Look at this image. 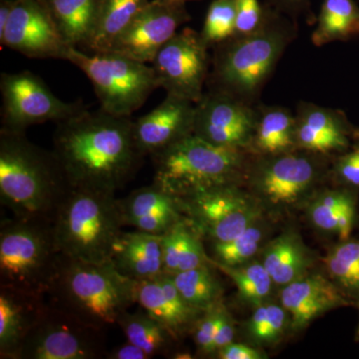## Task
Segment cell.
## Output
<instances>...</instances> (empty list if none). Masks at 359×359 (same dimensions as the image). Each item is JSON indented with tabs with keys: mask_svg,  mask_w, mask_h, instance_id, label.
I'll use <instances>...</instances> for the list:
<instances>
[{
	"mask_svg": "<svg viewBox=\"0 0 359 359\" xmlns=\"http://www.w3.org/2000/svg\"><path fill=\"white\" fill-rule=\"evenodd\" d=\"M52 152L72 188L115 194L134 178L144 159L131 117L101 108L85 107L58 122Z\"/></svg>",
	"mask_w": 359,
	"mask_h": 359,
	"instance_id": "cell-1",
	"label": "cell"
},
{
	"mask_svg": "<svg viewBox=\"0 0 359 359\" xmlns=\"http://www.w3.org/2000/svg\"><path fill=\"white\" fill-rule=\"evenodd\" d=\"M69 184L53 152L25 132L0 131V200L13 218L51 223Z\"/></svg>",
	"mask_w": 359,
	"mask_h": 359,
	"instance_id": "cell-2",
	"label": "cell"
},
{
	"mask_svg": "<svg viewBox=\"0 0 359 359\" xmlns=\"http://www.w3.org/2000/svg\"><path fill=\"white\" fill-rule=\"evenodd\" d=\"M49 304L92 327L106 330L135 301V280L121 275L112 262L92 263L61 256L46 294Z\"/></svg>",
	"mask_w": 359,
	"mask_h": 359,
	"instance_id": "cell-3",
	"label": "cell"
},
{
	"mask_svg": "<svg viewBox=\"0 0 359 359\" xmlns=\"http://www.w3.org/2000/svg\"><path fill=\"white\" fill-rule=\"evenodd\" d=\"M51 226L61 256L102 263L111 261L124 224L115 193L69 187Z\"/></svg>",
	"mask_w": 359,
	"mask_h": 359,
	"instance_id": "cell-4",
	"label": "cell"
},
{
	"mask_svg": "<svg viewBox=\"0 0 359 359\" xmlns=\"http://www.w3.org/2000/svg\"><path fill=\"white\" fill-rule=\"evenodd\" d=\"M280 13L269 6L259 30L217 45L211 89L229 92L247 102L259 93L294 35L292 26Z\"/></svg>",
	"mask_w": 359,
	"mask_h": 359,
	"instance_id": "cell-5",
	"label": "cell"
},
{
	"mask_svg": "<svg viewBox=\"0 0 359 359\" xmlns=\"http://www.w3.org/2000/svg\"><path fill=\"white\" fill-rule=\"evenodd\" d=\"M154 182L177 198L236 185L244 171V150L215 145L191 134L152 156Z\"/></svg>",
	"mask_w": 359,
	"mask_h": 359,
	"instance_id": "cell-6",
	"label": "cell"
},
{
	"mask_svg": "<svg viewBox=\"0 0 359 359\" xmlns=\"http://www.w3.org/2000/svg\"><path fill=\"white\" fill-rule=\"evenodd\" d=\"M60 259L51 223L13 218L0 226V285L46 297Z\"/></svg>",
	"mask_w": 359,
	"mask_h": 359,
	"instance_id": "cell-7",
	"label": "cell"
},
{
	"mask_svg": "<svg viewBox=\"0 0 359 359\" xmlns=\"http://www.w3.org/2000/svg\"><path fill=\"white\" fill-rule=\"evenodd\" d=\"M63 60L83 71L93 85L101 109L113 115L131 117L159 88L152 66L116 52L89 53L69 46Z\"/></svg>",
	"mask_w": 359,
	"mask_h": 359,
	"instance_id": "cell-8",
	"label": "cell"
},
{
	"mask_svg": "<svg viewBox=\"0 0 359 359\" xmlns=\"http://www.w3.org/2000/svg\"><path fill=\"white\" fill-rule=\"evenodd\" d=\"M105 330L49 304L43 318L21 346L18 359L106 358Z\"/></svg>",
	"mask_w": 359,
	"mask_h": 359,
	"instance_id": "cell-9",
	"label": "cell"
},
{
	"mask_svg": "<svg viewBox=\"0 0 359 359\" xmlns=\"http://www.w3.org/2000/svg\"><path fill=\"white\" fill-rule=\"evenodd\" d=\"M2 129L25 132L32 125L60 122L83 110L80 102H65L30 71L2 73Z\"/></svg>",
	"mask_w": 359,
	"mask_h": 359,
	"instance_id": "cell-10",
	"label": "cell"
},
{
	"mask_svg": "<svg viewBox=\"0 0 359 359\" xmlns=\"http://www.w3.org/2000/svg\"><path fill=\"white\" fill-rule=\"evenodd\" d=\"M177 199L189 223L212 244L237 237L256 223L259 216L256 205L236 185L208 189Z\"/></svg>",
	"mask_w": 359,
	"mask_h": 359,
	"instance_id": "cell-11",
	"label": "cell"
},
{
	"mask_svg": "<svg viewBox=\"0 0 359 359\" xmlns=\"http://www.w3.org/2000/svg\"><path fill=\"white\" fill-rule=\"evenodd\" d=\"M208 49L200 32L191 28L177 32L151 62L159 88L168 95L199 102L209 68Z\"/></svg>",
	"mask_w": 359,
	"mask_h": 359,
	"instance_id": "cell-12",
	"label": "cell"
},
{
	"mask_svg": "<svg viewBox=\"0 0 359 359\" xmlns=\"http://www.w3.org/2000/svg\"><path fill=\"white\" fill-rule=\"evenodd\" d=\"M257 109L240 97L211 89L195 105L193 134L224 147H249Z\"/></svg>",
	"mask_w": 359,
	"mask_h": 359,
	"instance_id": "cell-13",
	"label": "cell"
},
{
	"mask_svg": "<svg viewBox=\"0 0 359 359\" xmlns=\"http://www.w3.org/2000/svg\"><path fill=\"white\" fill-rule=\"evenodd\" d=\"M190 18L186 4H161L151 0L108 51L151 63L163 45Z\"/></svg>",
	"mask_w": 359,
	"mask_h": 359,
	"instance_id": "cell-14",
	"label": "cell"
},
{
	"mask_svg": "<svg viewBox=\"0 0 359 359\" xmlns=\"http://www.w3.org/2000/svg\"><path fill=\"white\" fill-rule=\"evenodd\" d=\"M0 44L35 59H63L69 47L39 0H14Z\"/></svg>",
	"mask_w": 359,
	"mask_h": 359,
	"instance_id": "cell-15",
	"label": "cell"
},
{
	"mask_svg": "<svg viewBox=\"0 0 359 359\" xmlns=\"http://www.w3.org/2000/svg\"><path fill=\"white\" fill-rule=\"evenodd\" d=\"M318 161L292 152L266 156L255 171L254 181L259 193L271 204H292L311 190L320 177Z\"/></svg>",
	"mask_w": 359,
	"mask_h": 359,
	"instance_id": "cell-16",
	"label": "cell"
},
{
	"mask_svg": "<svg viewBox=\"0 0 359 359\" xmlns=\"http://www.w3.org/2000/svg\"><path fill=\"white\" fill-rule=\"evenodd\" d=\"M195 105L167 94L158 107L134 121L135 140L144 157H152L193 134Z\"/></svg>",
	"mask_w": 359,
	"mask_h": 359,
	"instance_id": "cell-17",
	"label": "cell"
},
{
	"mask_svg": "<svg viewBox=\"0 0 359 359\" xmlns=\"http://www.w3.org/2000/svg\"><path fill=\"white\" fill-rule=\"evenodd\" d=\"M135 301L177 340L192 332L196 321L203 313L186 302L173 278L166 273L148 280H135Z\"/></svg>",
	"mask_w": 359,
	"mask_h": 359,
	"instance_id": "cell-18",
	"label": "cell"
},
{
	"mask_svg": "<svg viewBox=\"0 0 359 359\" xmlns=\"http://www.w3.org/2000/svg\"><path fill=\"white\" fill-rule=\"evenodd\" d=\"M48 308L45 295L0 285V358L18 359L25 339Z\"/></svg>",
	"mask_w": 359,
	"mask_h": 359,
	"instance_id": "cell-19",
	"label": "cell"
},
{
	"mask_svg": "<svg viewBox=\"0 0 359 359\" xmlns=\"http://www.w3.org/2000/svg\"><path fill=\"white\" fill-rule=\"evenodd\" d=\"M118 204L124 226L153 235H164L175 224L185 219L178 199L155 182L118 199Z\"/></svg>",
	"mask_w": 359,
	"mask_h": 359,
	"instance_id": "cell-20",
	"label": "cell"
},
{
	"mask_svg": "<svg viewBox=\"0 0 359 359\" xmlns=\"http://www.w3.org/2000/svg\"><path fill=\"white\" fill-rule=\"evenodd\" d=\"M280 302L290 314L294 330L306 327L330 309L349 304L339 287L318 273L302 276L285 285L280 292Z\"/></svg>",
	"mask_w": 359,
	"mask_h": 359,
	"instance_id": "cell-21",
	"label": "cell"
},
{
	"mask_svg": "<svg viewBox=\"0 0 359 359\" xmlns=\"http://www.w3.org/2000/svg\"><path fill=\"white\" fill-rule=\"evenodd\" d=\"M297 147L313 154H328L348 146L346 123L337 111L302 103L295 115Z\"/></svg>",
	"mask_w": 359,
	"mask_h": 359,
	"instance_id": "cell-22",
	"label": "cell"
},
{
	"mask_svg": "<svg viewBox=\"0 0 359 359\" xmlns=\"http://www.w3.org/2000/svg\"><path fill=\"white\" fill-rule=\"evenodd\" d=\"M162 236L142 231H122L111 262L121 275L132 280H143L162 275Z\"/></svg>",
	"mask_w": 359,
	"mask_h": 359,
	"instance_id": "cell-23",
	"label": "cell"
},
{
	"mask_svg": "<svg viewBox=\"0 0 359 359\" xmlns=\"http://www.w3.org/2000/svg\"><path fill=\"white\" fill-rule=\"evenodd\" d=\"M68 46L84 48L98 13L100 0H39Z\"/></svg>",
	"mask_w": 359,
	"mask_h": 359,
	"instance_id": "cell-24",
	"label": "cell"
},
{
	"mask_svg": "<svg viewBox=\"0 0 359 359\" xmlns=\"http://www.w3.org/2000/svg\"><path fill=\"white\" fill-rule=\"evenodd\" d=\"M250 145L264 156L292 152L297 148L295 116L290 110L278 106L257 108Z\"/></svg>",
	"mask_w": 359,
	"mask_h": 359,
	"instance_id": "cell-25",
	"label": "cell"
},
{
	"mask_svg": "<svg viewBox=\"0 0 359 359\" xmlns=\"http://www.w3.org/2000/svg\"><path fill=\"white\" fill-rule=\"evenodd\" d=\"M149 2V0H100L95 26L85 48L89 53L109 50L115 40Z\"/></svg>",
	"mask_w": 359,
	"mask_h": 359,
	"instance_id": "cell-26",
	"label": "cell"
},
{
	"mask_svg": "<svg viewBox=\"0 0 359 359\" xmlns=\"http://www.w3.org/2000/svg\"><path fill=\"white\" fill-rule=\"evenodd\" d=\"M311 264L308 250L295 233H283L264 250L263 264L278 285L285 287L306 275Z\"/></svg>",
	"mask_w": 359,
	"mask_h": 359,
	"instance_id": "cell-27",
	"label": "cell"
},
{
	"mask_svg": "<svg viewBox=\"0 0 359 359\" xmlns=\"http://www.w3.org/2000/svg\"><path fill=\"white\" fill-rule=\"evenodd\" d=\"M359 35V6L354 0H323L313 43L323 46Z\"/></svg>",
	"mask_w": 359,
	"mask_h": 359,
	"instance_id": "cell-28",
	"label": "cell"
},
{
	"mask_svg": "<svg viewBox=\"0 0 359 359\" xmlns=\"http://www.w3.org/2000/svg\"><path fill=\"white\" fill-rule=\"evenodd\" d=\"M117 325L121 327L127 340L143 349L151 358L166 354L171 344L177 340L164 325L144 309L136 313L125 311Z\"/></svg>",
	"mask_w": 359,
	"mask_h": 359,
	"instance_id": "cell-29",
	"label": "cell"
},
{
	"mask_svg": "<svg viewBox=\"0 0 359 359\" xmlns=\"http://www.w3.org/2000/svg\"><path fill=\"white\" fill-rule=\"evenodd\" d=\"M211 263L171 276L180 294L193 308L204 311L221 302V283Z\"/></svg>",
	"mask_w": 359,
	"mask_h": 359,
	"instance_id": "cell-30",
	"label": "cell"
},
{
	"mask_svg": "<svg viewBox=\"0 0 359 359\" xmlns=\"http://www.w3.org/2000/svg\"><path fill=\"white\" fill-rule=\"evenodd\" d=\"M209 262L214 268L230 276L237 285L241 297L252 306H259L264 304V299L271 294L275 283L263 264L231 266L217 263L211 257H209Z\"/></svg>",
	"mask_w": 359,
	"mask_h": 359,
	"instance_id": "cell-31",
	"label": "cell"
},
{
	"mask_svg": "<svg viewBox=\"0 0 359 359\" xmlns=\"http://www.w3.org/2000/svg\"><path fill=\"white\" fill-rule=\"evenodd\" d=\"M330 276L344 290L359 294V240L344 241L325 259Z\"/></svg>",
	"mask_w": 359,
	"mask_h": 359,
	"instance_id": "cell-32",
	"label": "cell"
},
{
	"mask_svg": "<svg viewBox=\"0 0 359 359\" xmlns=\"http://www.w3.org/2000/svg\"><path fill=\"white\" fill-rule=\"evenodd\" d=\"M236 0H214L200 32L207 46H217L231 39L236 33Z\"/></svg>",
	"mask_w": 359,
	"mask_h": 359,
	"instance_id": "cell-33",
	"label": "cell"
},
{
	"mask_svg": "<svg viewBox=\"0 0 359 359\" xmlns=\"http://www.w3.org/2000/svg\"><path fill=\"white\" fill-rule=\"evenodd\" d=\"M263 237L262 229L257 226L256 224H252L247 230L228 242L212 244V250L216 257L214 261L231 266L244 264L257 254Z\"/></svg>",
	"mask_w": 359,
	"mask_h": 359,
	"instance_id": "cell-34",
	"label": "cell"
},
{
	"mask_svg": "<svg viewBox=\"0 0 359 359\" xmlns=\"http://www.w3.org/2000/svg\"><path fill=\"white\" fill-rule=\"evenodd\" d=\"M287 311L283 306L263 304L248 323L250 337L259 344H273L280 339L287 323Z\"/></svg>",
	"mask_w": 359,
	"mask_h": 359,
	"instance_id": "cell-35",
	"label": "cell"
},
{
	"mask_svg": "<svg viewBox=\"0 0 359 359\" xmlns=\"http://www.w3.org/2000/svg\"><path fill=\"white\" fill-rule=\"evenodd\" d=\"M353 199L351 194L344 191H332L323 194L309 208L311 222L320 230L337 233L340 211Z\"/></svg>",
	"mask_w": 359,
	"mask_h": 359,
	"instance_id": "cell-36",
	"label": "cell"
},
{
	"mask_svg": "<svg viewBox=\"0 0 359 359\" xmlns=\"http://www.w3.org/2000/svg\"><path fill=\"white\" fill-rule=\"evenodd\" d=\"M189 221L183 219L175 224L161 238L163 273L173 276L179 271V259L183 248L184 238L188 230Z\"/></svg>",
	"mask_w": 359,
	"mask_h": 359,
	"instance_id": "cell-37",
	"label": "cell"
},
{
	"mask_svg": "<svg viewBox=\"0 0 359 359\" xmlns=\"http://www.w3.org/2000/svg\"><path fill=\"white\" fill-rule=\"evenodd\" d=\"M269 8H264L259 0H236L237 20L233 36H244L259 30L266 20Z\"/></svg>",
	"mask_w": 359,
	"mask_h": 359,
	"instance_id": "cell-38",
	"label": "cell"
},
{
	"mask_svg": "<svg viewBox=\"0 0 359 359\" xmlns=\"http://www.w3.org/2000/svg\"><path fill=\"white\" fill-rule=\"evenodd\" d=\"M219 304L205 309L193 327L194 339L201 353L215 355V335L218 325Z\"/></svg>",
	"mask_w": 359,
	"mask_h": 359,
	"instance_id": "cell-39",
	"label": "cell"
},
{
	"mask_svg": "<svg viewBox=\"0 0 359 359\" xmlns=\"http://www.w3.org/2000/svg\"><path fill=\"white\" fill-rule=\"evenodd\" d=\"M209 263V257L205 255L199 233L189 223L180 255L179 271L199 268Z\"/></svg>",
	"mask_w": 359,
	"mask_h": 359,
	"instance_id": "cell-40",
	"label": "cell"
},
{
	"mask_svg": "<svg viewBox=\"0 0 359 359\" xmlns=\"http://www.w3.org/2000/svg\"><path fill=\"white\" fill-rule=\"evenodd\" d=\"M335 172L344 183L359 187V148L340 157L335 164Z\"/></svg>",
	"mask_w": 359,
	"mask_h": 359,
	"instance_id": "cell-41",
	"label": "cell"
},
{
	"mask_svg": "<svg viewBox=\"0 0 359 359\" xmlns=\"http://www.w3.org/2000/svg\"><path fill=\"white\" fill-rule=\"evenodd\" d=\"M233 337H235L233 321L231 320L228 309L221 302L219 309L218 325H217L216 335H215V354L218 353L219 349L233 342Z\"/></svg>",
	"mask_w": 359,
	"mask_h": 359,
	"instance_id": "cell-42",
	"label": "cell"
},
{
	"mask_svg": "<svg viewBox=\"0 0 359 359\" xmlns=\"http://www.w3.org/2000/svg\"><path fill=\"white\" fill-rule=\"evenodd\" d=\"M219 358L222 359H261L262 354L252 347L242 344H231L219 349L217 353Z\"/></svg>",
	"mask_w": 359,
	"mask_h": 359,
	"instance_id": "cell-43",
	"label": "cell"
},
{
	"mask_svg": "<svg viewBox=\"0 0 359 359\" xmlns=\"http://www.w3.org/2000/svg\"><path fill=\"white\" fill-rule=\"evenodd\" d=\"M266 2L271 8L290 15L308 13L311 8V0H266Z\"/></svg>",
	"mask_w": 359,
	"mask_h": 359,
	"instance_id": "cell-44",
	"label": "cell"
},
{
	"mask_svg": "<svg viewBox=\"0 0 359 359\" xmlns=\"http://www.w3.org/2000/svg\"><path fill=\"white\" fill-rule=\"evenodd\" d=\"M354 200L348 203L340 211L339 221H337V233L342 241L348 240L353 231L354 222Z\"/></svg>",
	"mask_w": 359,
	"mask_h": 359,
	"instance_id": "cell-45",
	"label": "cell"
},
{
	"mask_svg": "<svg viewBox=\"0 0 359 359\" xmlns=\"http://www.w3.org/2000/svg\"><path fill=\"white\" fill-rule=\"evenodd\" d=\"M106 358L108 359H149L151 358L143 349L135 346L132 342H125L114 347L112 351H107Z\"/></svg>",
	"mask_w": 359,
	"mask_h": 359,
	"instance_id": "cell-46",
	"label": "cell"
},
{
	"mask_svg": "<svg viewBox=\"0 0 359 359\" xmlns=\"http://www.w3.org/2000/svg\"><path fill=\"white\" fill-rule=\"evenodd\" d=\"M13 6L14 0H1L0 1V34L6 29Z\"/></svg>",
	"mask_w": 359,
	"mask_h": 359,
	"instance_id": "cell-47",
	"label": "cell"
},
{
	"mask_svg": "<svg viewBox=\"0 0 359 359\" xmlns=\"http://www.w3.org/2000/svg\"><path fill=\"white\" fill-rule=\"evenodd\" d=\"M154 1L161 2V4H173V2H181V4H187L194 0H154Z\"/></svg>",
	"mask_w": 359,
	"mask_h": 359,
	"instance_id": "cell-48",
	"label": "cell"
},
{
	"mask_svg": "<svg viewBox=\"0 0 359 359\" xmlns=\"http://www.w3.org/2000/svg\"><path fill=\"white\" fill-rule=\"evenodd\" d=\"M356 337H358V339H359V325L358 327V330H356Z\"/></svg>",
	"mask_w": 359,
	"mask_h": 359,
	"instance_id": "cell-49",
	"label": "cell"
}]
</instances>
